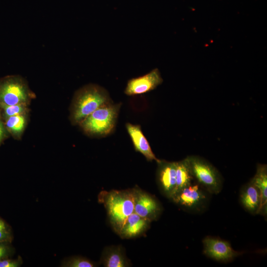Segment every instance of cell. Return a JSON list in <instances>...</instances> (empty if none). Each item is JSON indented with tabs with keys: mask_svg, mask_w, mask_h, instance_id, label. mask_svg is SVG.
I'll use <instances>...</instances> for the list:
<instances>
[{
	"mask_svg": "<svg viewBox=\"0 0 267 267\" xmlns=\"http://www.w3.org/2000/svg\"><path fill=\"white\" fill-rule=\"evenodd\" d=\"M158 179L162 192L169 198L175 194L176 186V163L160 161Z\"/></svg>",
	"mask_w": 267,
	"mask_h": 267,
	"instance_id": "cell-10",
	"label": "cell"
},
{
	"mask_svg": "<svg viewBox=\"0 0 267 267\" xmlns=\"http://www.w3.org/2000/svg\"><path fill=\"white\" fill-rule=\"evenodd\" d=\"M10 243H0V260L8 258L12 253V249L9 246Z\"/></svg>",
	"mask_w": 267,
	"mask_h": 267,
	"instance_id": "cell-22",
	"label": "cell"
},
{
	"mask_svg": "<svg viewBox=\"0 0 267 267\" xmlns=\"http://www.w3.org/2000/svg\"><path fill=\"white\" fill-rule=\"evenodd\" d=\"M148 219L142 218L133 212L128 218L119 235L122 238H132L145 231L150 222Z\"/></svg>",
	"mask_w": 267,
	"mask_h": 267,
	"instance_id": "cell-12",
	"label": "cell"
},
{
	"mask_svg": "<svg viewBox=\"0 0 267 267\" xmlns=\"http://www.w3.org/2000/svg\"><path fill=\"white\" fill-rule=\"evenodd\" d=\"M203 244L204 254L218 261L228 262L241 254L233 250L228 242L219 238L208 236Z\"/></svg>",
	"mask_w": 267,
	"mask_h": 267,
	"instance_id": "cell-6",
	"label": "cell"
},
{
	"mask_svg": "<svg viewBox=\"0 0 267 267\" xmlns=\"http://www.w3.org/2000/svg\"><path fill=\"white\" fill-rule=\"evenodd\" d=\"M176 163V186L174 195L182 188L190 185L192 179V175L187 158Z\"/></svg>",
	"mask_w": 267,
	"mask_h": 267,
	"instance_id": "cell-16",
	"label": "cell"
},
{
	"mask_svg": "<svg viewBox=\"0 0 267 267\" xmlns=\"http://www.w3.org/2000/svg\"><path fill=\"white\" fill-rule=\"evenodd\" d=\"M95 265L91 261L83 257H73L64 261L61 267H93Z\"/></svg>",
	"mask_w": 267,
	"mask_h": 267,
	"instance_id": "cell-19",
	"label": "cell"
},
{
	"mask_svg": "<svg viewBox=\"0 0 267 267\" xmlns=\"http://www.w3.org/2000/svg\"><path fill=\"white\" fill-rule=\"evenodd\" d=\"M9 134L0 112V145L8 137Z\"/></svg>",
	"mask_w": 267,
	"mask_h": 267,
	"instance_id": "cell-23",
	"label": "cell"
},
{
	"mask_svg": "<svg viewBox=\"0 0 267 267\" xmlns=\"http://www.w3.org/2000/svg\"><path fill=\"white\" fill-rule=\"evenodd\" d=\"M160 211V206L153 197L140 189H134V212L152 221L158 217Z\"/></svg>",
	"mask_w": 267,
	"mask_h": 267,
	"instance_id": "cell-8",
	"label": "cell"
},
{
	"mask_svg": "<svg viewBox=\"0 0 267 267\" xmlns=\"http://www.w3.org/2000/svg\"><path fill=\"white\" fill-rule=\"evenodd\" d=\"M22 264V259L19 257L16 259L8 258L0 260V267H19Z\"/></svg>",
	"mask_w": 267,
	"mask_h": 267,
	"instance_id": "cell-21",
	"label": "cell"
},
{
	"mask_svg": "<svg viewBox=\"0 0 267 267\" xmlns=\"http://www.w3.org/2000/svg\"><path fill=\"white\" fill-rule=\"evenodd\" d=\"M102 263L106 267H126L128 262L122 250L119 247L107 249L103 254Z\"/></svg>",
	"mask_w": 267,
	"mask_h": 267,
	"instance_id": "cell-17",
	"label": "cell"
},
{
	"mask_svg": "<svg viewBox=\"0 0 267 267\" xmlns=\"http://www.w3.org/2000/svg\"><path fill=\"white\" fill-rule=\"evenodd\" d=\"M35 97L26 80L19 75L0 79V107L16 104L29 105Z\"/></svg>",
	"mask_w": 267,
	"mask_h": 267,
	"instance_id": "cell-4",
	"label": "cell"
},
{
	"mask_svg": "<svg viewBox=\"0 0 267 267\" xmlns=\"http://www.w3.org/2000/svg\"><path fill=\"white\" fill-rule=\"evenodd\" d=\"M163 82L158 69H154L147 74L128 81L125 89L128 95L143 94L154 89Z\"/></svg>",
	"mask_w": 267,
	"mask_h": 267,
	"instance_id": "cell-7",
	"label": "cell"
},
{
	"mask_svg": "<svg viewBox=\"0 0 267 267\" xmlns=\"http://www.w3.org/2000/svg\"><path fill=\"white\" fill-rule=\"evenodd\" d=\"M28 114L11 116L3 120L10 134L16 139L21 138L28 121Z\"/></svg>",
	"mask_w": 267,
	"mask_h": 267,
	"instance_id": "cell-15",
	"label": "cell"
},
{
	"mask_svg": "<svg viewBox=\"0 0 267 267\" xmlns=\"http://www.w3.org/2000/svg\"><path fill=\"white\" fill-rule=\"evenodd\" d=\"M13 238L11 227L0 217V243H10Z\"/></svg>",
	"mask_w": 267,
	"mask_h": 267,
	"instance_id": "cell-20",
	"label": "cell"
},
{
	"mask_svg": "<svg viewBox=\"0 0 267 267\" xmlns=\"http://www.w3.org/2000/svg\"><path fill=\"white\" fill-rule=\"evenodd\" d=\"M126 127L131 137L134 149L141 153L148 161H156L157 163L160 160L158 159L152 151L151 147L144 135L139 125L127 123Z\"/></svg>",
	"mask_w": 267,
	"mask_h": 267,
	"instance_id": "cell-11",
	"label": "cell"
},
{
	"mask_svg": "<svg viewBox=\"0 0 267 267\" xmlns=\"http://www.w3.org/2000/svg\"><path fill=\"white\" fill-rule=\"evenodd\" d=\"M98 200L104 205L113 228L119 235L128 218L134 212V189L102 191Z\"/></svg>",
	"mask_w": 267,
	"mask_h": 267,
	"instance_id": "cell-1",
	"label": "cell"
},
{
	"mask_svg": "<svg viewBox=\"0 0 267 267\" xmlns=\"http://www.w3.org/2000/svg\"><path fill=\"white\" fill-rule=\"evenodd\" d=\"M28 105L25 104H16L13 105L4 106L0 107V112L3 120L9 117L28 114Z\"/></svg>",
	"mask_w": 267,
	"mask_h": 267,
	"instance_id": "cell-18",
	"label": "cell"
},
{
	"mask_svg": "<svg viewBox=\"0 0 267 267\" xmlns=\"http://www.w3.org/2000/svg\"><path fill=\"white\" fill-rule=\"evenodd\" d=\"M109 94L102 87L86 85L75 93L71 108L70 118L74 124H80L85 118L100 107L111 103Z\"/></svg>",
	"mask_w": 267,
	"mask_h": 267,
	"instance_id": "cell-2",
	"label": "cell"
},
{
	"mask_svg": "<svg viewBox=\"0 0 267 267\" xmlns=\"http://www.w3.org/2000/svg\"><path fill=\"white\" fill-rule=\"evenodd\" d=\"M242 205L252 214L259 213L261 196L258 188L251 182L242 190L240 194Z\"/></svg>",
	"mask_w": 267,
	"mask_h": 267,
	"instance_id": "cell-13",
	"label": "cell"
},
{
	"mask_svg": "<svg viewBox=\"0 0 267 267\" xmlns=\"http://www.w3.org/2000/svg\"><path fill=\"white\" fill-rule=\"evenodd\" d=\"M187 159L192 176L209 192L218 193L221 190L222 182L216 170L198 158L188 157Z\"/></svg>",
	"mask_w": 267,
	"mask_h": 267,
	"instance_id": "cell-5",
	"label": "cell"
},
{
	"mask_svg": "<svg viewBox=\"0 0 267 267\" xmlns=\"http://www.w3.org/2000/svg\"><path fill=\"white\" fill-rule=\"evenodd\" d=\"M120 105L111 103L103 105L85 118L79 124L87 134L106 135L113 130Z\"/></svg>",
	"mask_w": 267,
	"mask_h": 267,
	"instance_id": "cell-3",
	"label": "cell"
},
{
	"mask_svg": "<svg viewBox=\"0 0 267 267\" xmlns=\"http://www.w3.org/2000/svg\"><path fill=\"white\" fill-rule=\"evenodd\" d=\"M171 199L181 206L194 209L205 202L206 196L199 184L191 183L178 191Z\"/></svg>",
	"mask_w": 267,
	"mask_h": 267,
	"instance_id": "cell-9",
	"label": "cell"
},
{
	"mask_svg": "<svg viewBox=\"0 0 267 267\" xmlns=\"http://www.w3.org/2000/svg\"><path fill=\"white\" fill-rule=\"evenodd\" d=\"M259 189L261 196L259 213L267 210V172L265 165H260L257 173L251 181Z\"/></svg>",
	"mask_w": 267,
	"mask_h": 267,
	"instance_id": "cell-14",
	"label": "cell"
}]
</instances>
